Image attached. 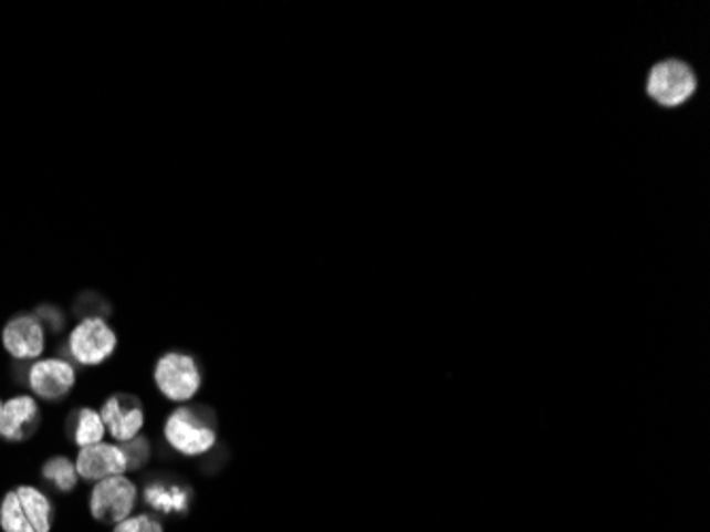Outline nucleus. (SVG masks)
Instances as JSON below:
<instances>
[{
  "mask_svg": "<svg viewBox=\"0 0 710 532\" xmlns=\"http://www.w3.org/2000/svg\"><path fill=\"white\" fill-rule=\"evenodd\" d=\"M143 497L147 507H152L156 513H163V515H186L190 511V486L181 481L154 479L152 483H147Z\"/></svg>",
  "mask_w": 710,
  "mask_h": 532,
  "instance_id": "nucleus-12",
  "label": "nucleus"
},
{
  "mask_svg": "<svg viewBox=\"0 0 710 532\" xmlns=\"http://www.w3.org/2000/svg\"><path fill=\"white\" fill-rule=\"evenodd\" d=\"M98 414L105 421V428L111 437L122 444L133 441L135 437H138V432L145 424L143 405L133 394H113Z\"/></svg>",
  "mask_w": 710,
  "mask_h": 532,
  "instance_id": "nucleus-7",
  "label": "nucleus"
},
{
  "mask_svg": "<svg viewBox=\"0 0 710 532\" xmlns=\"http://www.w3.org/2000/svg\"><path fill=\"white\" fill-rule=\"evenodd\" d=\"M698 87L693 69L677 58L657 62L647 80V92L661 107H681Z\"/></svg>",
  "mask_w": 710,
  "mask_h": 532,
  "instance_id": "nucleus-3",
  "label": "nucleus"
},
{
  "mask_svg": "<svg viewBox=\"0 0 710 532\" xmlns=\"http://www.w3.org/2000/svg\"><path fill=\"white\" fill-rule=\"evenodd\" d=\"M137 497V486L128 477H107L96 481L90 494V511L94 520L115 526L117 522L130 518Z\"/></svg>",
  "mask_w": 710,
  "mask_h": 532,
  "instance_id": "nucleus-6",
  "label": "nucleus"
},
{
  "mask_svg": "<svg viewBox=\"0 0 710 532\" xmlns=\"http://www.w3.org/2000/svg\"><path fill=\"white\" fill-rule=\"evenodd\" d=\"M71 428V435H73V441L80 446V448H90V446H96V444H103L105 439V421L101 418L98 411L94 409H80L73 414V420L69 424Z\"/></svg>",
  "mask_w": 710,
  "mask_h": 532,
  "instance_id": "nucleus-13",
  "label": "nucleus"
},
{
  "mask_svg": "<svg viewBox=\"0 0 710 532\" xmlns=\"http://www.w3.org/2000/svg\"><path fill=\"white\" fill-rule=\"evenodd\" d=\"M113 532H165V529H163L160 520H156L154 515L138 513V515H130V518L117 522Z\"/></svg>",
  "mask_w": 710,
  "mask_h": 532,
  "instance_id": "nucleus-15",
  "label": "nucleus"
},
{
  "mask_svg": "<svg viewBox=\"0 0 710 532\" xmlns=\"http://www.w3.org/2000/svg\"><path fill=\"white\" fill-rule=\"evenodd\" d=\"M115 347L117 336L109 324L98 315L83 317L69 336V352L73 361L83 366L103 365L113 356Z\"/></svg>",
  "mask_w": 710,
  "mask_h": 532,
  "instance_id": "nucleus-5",
  "label": "nucleus"
},
{
  "mask_svg": "<svg viewBox=\"0 0 710 532\" xmlns=\"http://www.w3.org/2000/svg\"><path fill=\"white\" fill-rule=\"evenodd\" d=\"M75 469L77 476L83 477L85 481H103L107 477L124 476L128 465L122 448L109 444H96L90 448H82Z\"/></svg>",
  "mask_w": 710,
  "mask_h": 532,
  "instance_id": "nucleus-11",
  "label": "nucleus"
},
{
  "mask_svg": "<svg viewBox=\"0 0 710 532\" xmlns=\"http://www.w3.org/2000/svg\"><path fill=\"white\" fill-rule=\"evenodd\" d=\"M122 451H124V456H126L128 469H133V471L145 467L147 460H149V456H152L149 444H147L145 439H140V437H135L133 441H126V444L122 446Z\"/></svg>",
  "mask_w": 710,
  "mask_h": 532,
  "instance_id": "nucleus-16",
  "label": "nucleus"
},
{
  "mask_svg": "<svg viewBox=\"0 0 710 532\" xmlns=\"http://www.w3.org/2000/svg\"><path fill=\"white\" fill-rule=\"evenodd\" d=\"M166 444L184 456H202L216 446L213 420L200 407L175 409L165 424Z\"/></svg>",
  "mask_w": 710,
  "mask_h": 532,
  "instance_id": "nucleus-2",
  "label": "nucleus"
},
{
  "mask_svg": "<svg viewBox=\"0 0 710 532\" xmlns=\"http://www.w3.org/2000/svg\"><path fill=\"white\" fill-rule=\"evenodd\" d=\"M28 386L39 398L60 400L75 386V368L66 361H39L28 368Z\"/></svg>",
  "mask_w": 710,
  "mask_h": 532,
  "instance_id": "nucleus-8",
  "label": "nucleus"
},
{
  "mask_svg": "<svg viewBox=\"0 0 710 532\" xmlns=\"http://www.w3.org/2000/svg\"><path fill=\"white\" fill-rule=\"evenodd\" d=\"M2 345L15 361H34L43 354L45 328L36 315H15L2 331Z\"/></svg>",
  "mask_w": 710,
  "mask_h": 532,
  "instance_id": "nucleus-9",
  "label": "nucleus"
},
{
  "mask_svg": "<svg viewBox=\"0 0 710 532\" xmlns=\"http://www.w3.org/2000/svg\"><path fill=\"white\" fill-rule=\"evenodd\" d=\"M154 382L168 400L184 403L196 396L202 386L198 363L181 352H168L154 368Z\"/></svg>",
  "mask_w": 710,
  "mask_h": 532,
  "instance_id": "nucleus-4",
  "label": "nucleus"
},
{
  "mask_svg": "<svg viewBox=\"0 0 710 532\" xmlns=\"http://www.w3.org/2000/svg\"><path fill=\"white\" fill-rule=\"evenodd\" d=\"M0 414H2V403H0Z\"/></svg>",
  "mask_w": 710,
  "mask_h": 532,
  "instance_id": "nucleus-18",
  "label": "nucleus"
},
{
  "mask_svg": "<svg viewBox=\"0 0 710 532\" xmlns=\"http://www.w3.org/2000/svg\"><path fill=\"white\" fill-rule=\"evenodd\" d=\"M77 477L80 476H77L75 465L64 456H55L52 460H48L43 467V479L62 494L75 490Z\"/></svg>",
  "mask_w": 710,
  "mask_h": 532,
  "instance_id": "nucleus-14",
  "label": "nucleus"
},
{
  "mask_svg": "<svg viewBox=\"0 0 710 532\" xmlns=\"http://www.w3.org/2000/svg\"><path fill=\"white\" fill-rule=\"evenodd\" d=\"M36 320L41 322V326H50L54 333H60L64 326V313L55 307H41L36 313Z\"/></svg>",
  "mask_w": 710,
  "mask_h": 532,
  "instance_id": "nucleus-17",
  "label": "nucleus"
},
{
  "mask_svg": "<svg viewBox=\"0 0 710 532\" xmlns=\"http://www.w3.org/2000/svg\"><path fill=\"white\" fill-rule=\"evenodd\" d=\"M54 504L34 486H18L0 501L2 532H52Z\"/></svg>",
  "mask_w": 710,
  "mask_h": 532,
  "instance_id": "nucleus-1",
  "label": "nucleus"
},
{
  "mask_svg": "<svg viewBox=\"0 0 710 532\" xmlns=\"http://www.w3.org/2000/svg\"><path fill=\"white\" fill-rule=\"evenodd\" d=\"M39 405L32 396H13L2 403L0 414V437L7 441H27L39 428Z\"/></svg>",
  "mask_w": 710,
  "mask_h": 532,
  "instance_id": "nucleus-10",
  "label": "nucleus"
}]
</instances>
